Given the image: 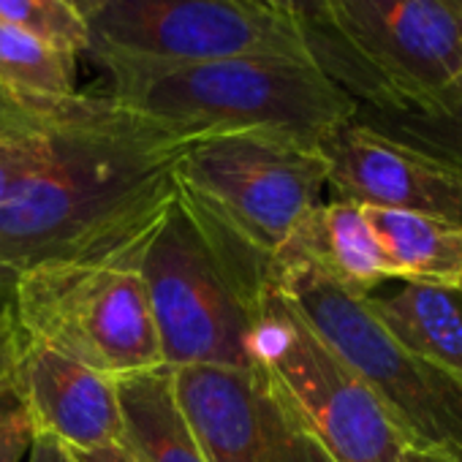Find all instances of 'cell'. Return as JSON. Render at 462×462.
<instances>
[{
	"instance_id": "21",
	"label": "cell",
	"mask_w": 462,
	"mask_h": 462,
	"mask_svg": "<svg viewBox=\"0 0 462 462\" xmlns=\"http://www.w3.org/2000/svg\"><path fill=\"white\" fill-rule=\"evenodd\" d=\"M47 155H50V125L31 136H0V204L9 196H14L17 188L42 169Z\"/></svg>"
},
{
	"instance_id": "30",
	"label": "cell",
	"mask_w": 462,
	"mask_h": 462,
	"mask_svg": "<svg viewBox=\"0 0 462 462\" xmlns=\"http://www.w3.org/2000/svg\"><path fill=\"white\" fill-rule=\"evenodd\" d=\"M79 457H85L88 462H134V459L128 457V451L120 448V446L101 448V451H93V454H79Z\"/></svg>"
},
{
	"instance_id": "19",
	"label": "cell",
	"mask_w": 462,
	"mask_h": 462,
	"mask_svg": "<svg viewBox=\"0 0 462 462\" xmlns=\"http://www.w3.org/2000/svg\"><path fill=\"white\" fill-rule=\"evenodd\" d=\"M264 4H270L283 17H289L305 33L316 63L362 104V93H365L362 77L335 36L327 0H264Z\"/></svg>"
},
{
	"instance_id": "32",
	"label": "cell",
	"mask_w": 462,
	"mask_h": 462,
	"mask_svg": "<svg viewBox=\"0 0 462 462\" xmlns=\"http://www.w3.org/2000/svg\"><path fill=\"white\" fill-rule=\"evenodd\" d=\"M267 6H270V4H267Z\"/></svg>"
},
{
	"instance_id": "5",
	"label": "cell",
	"mask_w": 462,
	"mask_h": 462,
	"mask_svg": "<svg viewBox=\"0 0 462 462\" xmlns=\"http://www.w3.org/2000/svg\"><path fill=\"white\" fill-rule=\"evenodd\" d=\"M139 262H44L20 270L14 321L23 340L112 381L163 367Z\"/></svg>"
},
{
	"instance_id": "1",
	"label": "cell",
	"mask_w": 462,
	"mask_h": 462,
	"mask_svg": "<svg viewBox=\"0 0 462 462\" xmlns=\"http://www.w3.org/2000/svg\"><path fill=\"white\" fill-rule=\"evenodd\" d=\"M190 139L109 96L55 104L47 161L0 204V262H139L177 199Z\"/></svg>"
},
{
	"instance_id": "22",
	"label": "cell",
	"mask_w": 462,
	"mask_h": 462,
	"mask_svg": "<svg viewBox=\"0 0 462 462\" xmlns=\"http://www.w3.org/2000/svg\"><path fill=\"white\" fill-rule=\"evenodd\" d=\"M52 106H33L0 85V136H31L50 125Z\"/></svg>"
},
{
	"instance_id": "16",
	"label": "cell",
	"mask_w": 462,
	"mask_h": 462,
	"mask_svg": "<svg viewBox=\"0 0 462 462\" xmlns=\"http://www.w3.org/2000/svg\"><path fill=\"white\" fill-rule=\"evenodd\" d=\"M362 209L392 281L462 289V223L402 209Z\"/></svg>"
},
{
	"instance_id": "8",
	"label": "cell",
	"mask_w": 462,
	"mask_h": 462,
	"mask_svg": "<svg viewBox=\"0 0 462 462\" xmlns=\"http://www.w3.org/2000/svg\"><path fill=\"white\" fill-rule=\"evenodd\" d=\"M362 106L427 112L462 77V0H327Z\"/></svg>"
},
{
	"instance_id": "23",
	"label": "cell",
	"mask_w": 462,
	"mask_h": 462,
	"mask_svg": "<svg viewBox=\"0 0 462 462\" xmlns=\"http://www.w3.org/2000/svg\"><path fill=\"white\" fill-rule=\"evenodd\" d=\"M33 440V427L25 408L0 421V462H23Z\"/></svg>"
},
{
	"instance_id": "11",
	"label": "cell",
	"mask_w": 462,
	"mask_h": 462,
	"mask_svg": "<svg viewBox=\"0 0 462 462\" xmlns=\"http://www.w3.org/2000/svg\"><path fill=\"white\" fill-rule=\"evenodd\" d=\"M319 150L335 199L462 223V166L402 144L356 117Z\"/></svg>"
},
{
	"instance_id": "27",
	"label": "cell",
	"mask_w": 462,
	"mask_h": 462,
	"mask_svg": "<svg viewBox=\"0 0 462 462\" xmlns=\"http://www.w3.org/2000/svg\"><path fill=\"white\" fill-rule=\"evenodd\" d=\"M17 281H20V270L6 262H0V321L14 316Z\"/></svg>"
},
{
	"instance_id": "31",
	"label": "cell",
	"mask_w": 462,
	"mask_h": 462,
	"mask_svg": "<svg viewBox=\"0 0 462 462\" xmlns=\"http://www.w3.org/2000/svg\"><path fill=\"white\" fill-rule=\"evenodd\" d=\"M74 459H77V462H88V459H85V457H79V454H74Z\"/></svg>"
},
{
	"instance_id": "17",
	"label": "cell",
	"mask_w": 462,
	"mask_h": 462,
	"mask_svg": "<svg viewBox=\"0 0 462 462\" xmlns=\"http://www.w3.org/2000/svg\"><path fill=\"white\" fill-rule=\"evenodd\" d=\"M0 85L33 106H55L77 96V58L60 47L0 25Z\"/></svg>"
},
{
	"instance_id": "26",
	"label": "cell",
	"mask_w": 462,
	"mask_h": 462,
	"mask_svg": "<svg viewBox=\"0 0 462 462\" xmlns=\"http://www.w3.org/2000/svg\"><path fill=\"white\" fill-rule=\"evenodd\" d=\"M402 462H462L459 448H446V446H405Z\"/></svg>"
},
{
	"instance_id": "12",
	"label": "cell",
	"mask_w": 462,
	"mask_h": 462,
	"mask_svg": "<svg viewBox=\"0 0 462 462\" xmlns=\"http://www.w3.org/2000/svg\"><path fill=\"white\" fill-rule=\"evenodd\" d=\"M14 392L33 435H50L71 454H93L123 443L117 383L90 367L23 340Z\"/></svg>"
},
{
	"instance_id": "6",
	"label": "cell",
	"mask_w": 462,
	"mask_h": 462,
	"mask_svg": "<svg viewBox=\"0 0 462 462\" xmlns=\"http://www.w3.org/2000/svg\"><path fill=\"white\" fill-rule=\"evenodd\" d=\"M273 289L381 397L408 443L462 451V386L400 346L365 297L302 270H273Z\"/></svg>"
},
{
	"instance_id": "9",
	"label": "cell",
	"mask_w": 462,
	"mask_h": 462,
	"mask_svg": "<svg viewBox=\"0 0 462 462\" xmlns=\"http://www.w3.org/2000/svg\"><path fill=\"white\" fill-rule=\"evenodd\" d=\"M90 50L161 63L245 55L313 60L305 33L264 0H106Z\"/></svg>"
},
{
	"instance_id": "10",
	"label": "cell",
	"mask_w": 462,
	"mask_h": 462,
	"mask_svg": "<svg viewBox=\"0 0 462 462\" xmlns=\"http://www.w3.org/2000/svg\"><path fill=\"white\" fill-rule=\"evenodd\" d=\"M174 389L207 462H332L262 365L177 367Z\"/></svg>"
},
{
	"instance_id": "2",
	"label": "cell",
	"mask_w": 462,
	"mask_h": 462,
	"mask_svg": "<svg viewBox=\"0 0 462 462\" xmlns=\"http://www.w3.org/2000/svg\"><path fill=\"white\" fill-rule=\"evenodd\" d=\"M88 52L106 74L115 104L190 136L256 131L319 147L359 112V101L313 60L245 55L161 63Z\"/></svg>"
},
{
	"instance_id": "13",
	"label": "cell",
	"mask_w": 462,
	"mask_h": 462,
	"mask_svg": "<svg viewBox=\"0 0 462 462\" xmlns=\"http://www.w3.org/2000/svg\"><path fill=\"white\" fill-rule=\"evenodd\" d=\"M273 270H302L367 297L392 281L386 256L354 201H321L275 254Z\"/></svg>"
},
{
	"instance_id": "25",
	"label": "cell",
	"mask_w": 462,
	"mask_h": 462,
	"mask_svg": "<svg viewBox=\"0 0 462 462\" xmlns=\"http://www.w3.org/2000/svg\"><path fill=\"white\" fill-rule=\"evenodd\" d=\"M28 462H77L74 454L50 435H33L28 448Z\"/></svg>"
},
{
	"instance_id": "29",
	"label": "cell",
	"mask_w": 462,
	"mask_h": 462,
	"mask_svg": "<svg viewBox=\"0 0 462 462\" xmlns=\"http://www.w3.org/2000/svg\"><path fill=\"white\" fill-rule=\"evenodd\" d=\"M66 4H69V6H71V9H74L85 23H88V25H90V23H93V17L106 6V0H66Z\"/></svg>"
},
{
	"instance_id": "18",
	"label": "cell",
	"mask_w": 462,
	"mask_h": 462,
	"mask_svg": "<svg viewBox=\"0 0 462 462\" xmlns=\"http://www.w3.org/2000/svg\"><path fill=\"white\" fill-rule=\"evenodd\" d=\"M356 120L402 144L462 166V77L427 112H381L359 104Z\"/></svg>"
},
{
	"instance_id": "4",
	"label": "cell",
	"mask_w": 462,
	"mask_h": 462,
	"mask_svg": "<svg viewBox=\"0 0 462 462\" xmlns=\"http://www.w3.org/2000/svg\"><path fill=\"white\" fill-rule=\"evenodd\" d=\"M324 188L321 150L275 134L196 136L177 163V196L267 262L321 204Z\"/></svg>"
},
{
	"instance_id": "7",
	"label": "cell",
	"mask_w": 462,
	"mask_h": 462,
	"mask_svg": "<svg viewBox=\"0 0 462 462\" xmlns=\"http://www.w3.org/2000/svg\"><path fill=\"white\" fill-rule=\"evenodd\" d=\"M256 359L332 462H402L408 438L389 408L275 289L262 305Z\"/></svg>"
},
{
	"instance_id": "28",
	"label": "cell",
	"mask_w": 462,
	"mask_h": 462,
	"mask_svg": "<svg viewBox=\"0 0 462 462\" xmlns=\"http://www.w3.org/2000/svg\"><path fill=\"white\" fill-rule=\"evenodd\" d=\"M20 408H23V402H20V397H17V392H14V381L0 386V421L9 419V416H12L14 411H20Z\"/></svg>"
},
{
	"instance_id": "20",
	"label": "cell",
	"mask_w": 462,
	"mask_h": 462,
	"mask_svg": "<svg viewBox=\"0 0 462 462\" xmlns=\"http://www.w3.org/2000/svg\"><path fill=\"white\" fill-rule=\"evenodd\" d=\"M0 25L28 31L74 58L90 50V28L66 0H0Z\"/></svg>"
},
{
	"instance_id": "24",
	"label": "cell",
	"mask_w": 462,
	"mask_h": 462,
	"mask_svg": "<svg viewBox=\"0 0 462 462\" xmlns=\"http://www.w3.org/2000/svg\"><path fill=\"white\" fill-rule=\"evenodd\" d=\"M20 348H23V335H20L14 316L4 319L0 321V386L14 381V365H17Z\"/></svg>"
},
{
	"instance_id": "3",
	"label": "cell",
	"mask_w": 462,
	"mask_h": 462,
	"mask_svg": "<svg viewBox=\"0 0 462 462\" xmlns=\"http://www.w3.org/2000/svg\"><path fill=\"white\" fill-rule=\"evenodd\" d=\"M139 270L166 367L259 365L256 327L273 289V262L174 199Z\"/></svg>"
},
{
	"instance_id": "14",
	"label": "cell",
	"mask_w": 462,
	"mask_h": 462,
	"mask_svg": "<svg viewBox=\"0 0 462 462\" xmlns=\"http://www.w3.org/2000/svg\"><path fill=\"white\" fill-rule=\"evenodd\" d=\"M365 302L400 346L462 386V289L400 281Z\"/></svg>"
},
{
	"instance_id": "15",
	"label": "cell",
	"mask_w": 462,
	"mask_h": 462,
	"mask_svg": "<svg viewBox=\"0 0 462 462\" xmlns=\"http://www.w3.org/2000/svg\"><path fill=\"white\" fill-rule=\"evenodd\" d=\"M123 443L134 462H207L204 448L177 400L174 370L155 367L117 378Z\"/></svg>"
}]
</instances>
